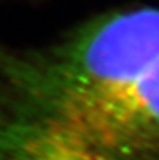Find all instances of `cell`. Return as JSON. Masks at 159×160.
<instances>
[{
  "instance_id": "6da1fadb",
  "label": "cell",
  "mask_w": 159,
  "mask_h": 160,
  "mask_svg": "<svg viewBox=\"0 0 159 160\" xmlns=\"http://www.w3.org/2000/svg\"><path fill=\"white\" fill-rule=\"evenodd\" d=\"M159 58V8L117 10L35 47H0V152L59 128Z\"/></svg>"
},
{
  "instance_id": "7a4b0ae2",
  "label": "cell",
  "mask_w": 159,
  "mask_h": 160,
  "mask_svg": "<svg viewBox=\"0 0 159 160\" xmlns=\"http://www.w3.org/2000/svg\"><path fill=\"white\" fill-rule=\"evenodd\" d=\"M115 127L141 160H159V58L111 98Z\"/></svg>"
}]
</instances>
